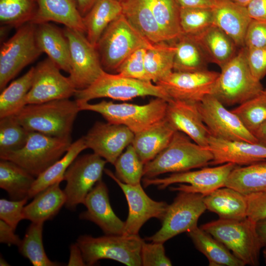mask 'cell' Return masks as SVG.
<instances>
[{
    "label": "cell",
    "mask_w": 266,
    "mask_h": 266,
    "mask_svg": "<svg viewBox=\"0 0 266 266\" xmlns=\"http://www.w3.org/2000/svg\"><path fill=\"white\" fill-rule=\"evenodd\" d=\"M206 209L219 218L242 220L247 217L246 195L227 187L218 188L203 198Z\"/></svg>",
    "instance_id": "27"
},
{
    "label": "cell",
    "mask_w": 266,
    "mask_h": 266,
    "mask_svg": "<svg viewBox=\"0 0 266 266\" xmlns=\"http://www.w3.org/2000/svg\"><path fill=\"white\" fill-rule=\"evenodd\" d=\"M134 133L124 125L96 122L84 136L88 148L112 165L131 144Z\"/></svg>",
    "instance_id": "19"
},
{
    "label": "cell",
    "mask_w": 266,
    "mask_h": 266,
    "mask_svg": "<svg viewBox=\"0 0 266 266\" xmlns=\"http://www.w3.org/2000/svg\"><path fill=\"white\" fill-rule=\"evenodd\" d=\"M246 57L252 75L261 81L266 75V49L246 48Z\"/></svg>",
    "instance_id": "50"
},
{
    "label": "cell",
    "mask_w": 266,
    "mask_h": 266,
    "mask_svg": "<svg viewBox=\"0 0 266 266\" xmlns=\"http://www.w3.org/2000/svg\"><path fill=\"white\" fill-rule=\"evenodd\" d=\"M71 143V137H58L31 132L23 147L0 154V158L14 162L36 177L61 158Z\"/></svg>",
    "instance_id": "9"
},
{
    "label": "cell",
    "mask_w": 266,
    "mask_h": 266,
    "mask_svg": "<svg viewBox=\"0 0 266 266\" xmlns=\"http://www.w3.org/2000/svg\"><path fill=\"white\" fill-rule=\"evenodd\" d=\"M0 119V154L23 147L31 131L20 123L15 115Z\"/></svg>",
    "instance_id": "43"
},
{
    "label": "cell",
    "mask_w": 266,
    "mask_h": 266,
    "mask_svg": "<svg viewBox=\"0 0 266 266\" xmlns=\"http://www.w3.org/2000/svg\"><path fill=\"white\" fill-rule=\"evenodd\" d=\"M197 105L212 136L227 140L259 143L238 117L212 94L206 96Z\"/></svg>",
    "instance_id": "15"
},
{
    "label": "cell",
    "mask_w": 266,
    "mask_h": 266,
    "mask_svg": "<svg viewBox=\"0 0 266 266\" xmlns=\"http://www.w3.org/2000/svg\"><path fill=\"white\" fill-rule=\"evenodd\" d=\"M122 14L129 23L152 43L166 41L147 0H124Z\"/></svg>",
    "instance_id": "30"
},
{
    "label": "cell",
    "mask_w": 266,
    "mask_h": 266,
    "mask_svg": "<svg viewBox=\"0 0 266 266\" xmlns=\"http://www.w3.org/2000/svg\"><path fill=\"white\" fill-rule=\"evenodd\" d=\"M78 10L82 17L92 8L98 0H76Z\"/></svg>",
    "instance_id": "57"
},
{
    "label": "cell",
    "mask_w": 266,
    "mask_h": 266,
    "mask_svg": "<svg viewBox=\"0 0 266 266\" xmlns=\"http://www.w3.org/2000/svg\"><path fill=\"white\" fill-rule=\"evenodd\" d=\"M35 178L14 162L0 159V187L8 193L12 200L29 198L30 191Z\"/></svg>",
    "instance_id": "34"
},
{
    "label": "cell",
    "mask_w": 266,
    "mask_h": 266,
    "mask_svg": "<svg viewBox=\"0 0 266 266\" xmlns=\"http://www.w3.org/2000/svg\"><path fill=\"white\" fill-rule=\"evenodd\" d=\"M256 231L263 247H266V218L256 222Z\"/></svg>",
    "instance_id": "56"
},
{
    "label": "cell",
    "mask_w": 266,
    "mask_h": 266,
    "mask_svg": "<svg viewBox=\"0 0 266 266\" xmlns=\"http://www.w3.org/2000/svg\"><path fill=\"white\" fill-rule=\"evenodd\" d=\"M37 9L36 0H0V23L18 28L32 22Z\"/></svg>",
    "instance_id": "41"
},
{
    "label": "cell",
    "mask_w": 266,
    "mask_h": 266,
    "mask_svg": "<svg viewBox=\"0 0 266 266\" xmlns=\"http://www.w3.org/2000/svg\"><path fill=\"white\" fill-rule=\"evenodd\" d=\"M113 165L115 175L121 182L133 186L141 184L144 164L132 144L119 156Z\"/></svg>",
    "instance_id": "42"
},
{
    "label": "cell",
    "mask_w": 266,
    "mask_h": 266,
    "mask_svg": "<svg viewBox=\"0 0 266 266\" xmlns=\"http://www.w3.org/2000/svg\"><path fill=\"white\" fill-rule=\"evenodd\" d=\"M79 111L76 100L65 99L27 104L15 116L29 131L52 136L67 137H70Z\"/></svg>",
    "instance_id": "1"
},
{
    "label": "cell",
    "mask_w": 266,
    "mask_h": 266,
    "mask_svg": "<svg viewBox=\"0 0 266 266\" xmlns=\"http://www.w3.org/2000/svg\"><path fill=\"white\" fill-rule=\"evenodd\" d=\"M208 148L213 155L209 165L230 163L245 166L266 161V146L260 143L227 140L210 135Z\"/></svg>",
    "instance_id": "21"
},
{
    "label": "cell",
    "mask_w": 266,
    "mask_h": 266,
    "mask_svg": "<svg viewBox=\"0 0 266 266\" xmlns=\"http://www.w3.org/2000/svg\"><path fill=\"white\" fill-rule=\"evenodd\" d=\"M225 187L244 195L266 191V161L236 166L228 176Z\"/></svg>",
    "instance_id": "33"
},
{
    "label": "cell",
    "mask_w": 266,
    "mask_h": 266,
    "mask_svg": "<svg viewBox=\"0 0 266 266\" xmlns=\"http://www.w3.org/2000/svg\"><path fill=\"white\" fill-rule=\"evenodd\" d=\"M119 0V1H120V2H121V1H123V0Z\"/></svg>",
    "instance_id": "63"
},
{
    "label": "cell",
    "mask_w": 266,
    "mask_h": 266,
    "mask_svg": "<svg viewBox=\"0 0 266 266\" xmlns=\"http://www.w3.org/2000/svg\"><path fill=\"white\" fill-rule=\"evenodd\" d=\"M204 196L199 193L179 191L168 205L162 227L146 240L165 243L175 236L197 227L200 216L206 210Z\"/></svg>",
    "instance_id": "11"
},
{
    "label": "cell",
    "mask_w": 266,
    "mask_h": 266,
    "mask_svg": "<svg viewBox=\"0 0 266 266\" xmlns=\"http://www.w3.org/2000/svg\"><path fill=\"white\" fill-rule=\"evenodd\" d=\"M246 7L252 19L266 21V0H252Z\"/></svg>",
    "instance_id": "53"
},
{
    "label": "cell",
    "mask_w": 266,
    "mask_h": 266,
    "mask_svg": "<svg viewBox=\"0 0 266 266\" xmlns=\"http://www.w3.org/2000/svg\"><path fill=\"white\" fill-rule=\"evenodd\" d=\"M13 228L3 221L0 220V242L9 246L15 245L19 246L22 240L15 233Z\"/></svg>",
    "instance_id": "52"
},
{
    "label": "cell",
    "mask_w": 266,
    "mask_h": 266,
    "mask_svg": "<svg viewBox=\"0 0 266 266\" xmlns=\"http://www.w3.org/2000/svg\"><path fill=\"white\" fill-rule=\"evenodd\" d=\"M187 233L196 248L207 258L209 266H245L222 243L200 227L197 226Z\"/></svg>",
    "instance_id": "32"
},
{
    "label": "cell",
    "mask_w": 266,
    "mask_h": 266,
    "mask_svg": "<svg viewBox=\"0 0 266 266\" xmlns=\"http://www.w3.org/2000/svg\"><path fill=\"white\" fill-rule=\"evenodd\" d=\"M221 68L212 95L224 105L240 104L264 90L261 81L256 79L250 70L245 47L240 48Z\"/></svg>",
    "instance_id": "4"
},
{
    "label": "cell",
    "mask_w": 266,
    "mask_h": 266,
    "mask_svg": "<svg viewBox=\"0 0 266 266\" xmlns=\"http://www.w3.org/2000/svg\"><path fill=\"white\" fill-rule=\"evenodd\" d=\"M231 110L238 117L244 126L253 134L261 125L266 120V99L262 92L259 95L239 104Z\"/></svg>",
    "instance_id": "44"
},
{
    "label": "cell",
    "mask_w": 266,
    "mask_h": 266,
    "mask_svg": "<svg viewBox=\"0 0 266 266\" xmlns=\"http://www.w3.org/2000/svg\"><path fill=\"white\" fill-rule=\"evenodd\" d=\"M180 7L212 8L217 0H175Z\"/></svg>",
    "instance_id": "55"
},
{
    "label": "cell",
    "mask_w": 266,
    "mask_h": 266,
    "mask_svg": "<svg viewBox=\"0 0 266 266\" xmlns=\"http://www.w3.org/2000/svg\"><path fill=\"white\" fill-rule=\"evenodd\" d=\"M35 24L28 23L3 42L0 50V90L25 67L36 60L42 52L36 43Z\"/></svg>",
    "instance_id": "10"
},
{
    "label": "cell",
    "mask_w": 266,
    "mask_h": 266,
    "mask_svg": "<svg viewBox=\"0 0 266 266\" xmlns=\"http://www.w3.org/2000/svg\"><path fill=\"white\" fill-rule=\"evenodd\" d=\"M263 257L264 258L265 262L266 264V247H265V249H264L263 251Z\"/></svg>",
    "instance_id": "61"
},
{
    "label": "cell",
    "mask_w": 266,
    "mask_h": 266,
    "mask_svg": "<svg viewBox=\"0 0 266 266\" xmlns=\"http://www.w3.org/2000/svg\"><path fill=\"white\" fill-rule=\"evenodd\" d=\"M148 96L162 98L167 102L172 100L161 86L151 81L112 74L105 70L91 85L76 90L74 94L76 101L85 102L101 98L126 101Z\"/></svg>",
    "instance_id": "7"
},
{
    "label": "cell",
    "mask_w": 266,
    "mask_h": 266,
    "mask_svg": "<svg viewBox=\"0 0 266 266\" xmlns=\"http://www.w3.org/2000/svg\"><path fill=\"white\" fill-rule=\"evenodd\" d=\"M104 171L118 185L128 202L129 212L123 234H138L142 226L151 218L163 220L169 205L166 202L152 200L141 184L134 186L127 184L119 180L109 169H104Z\"/></svg>",
    "instance_id": "17"
},
{
    "label": "cell",
    "mask_w": 266,
    "mask_h": 266,
    "mask_svg": "<svg viewBox=\"0 0 266 266\" xmlns=\"http://www.w3.org/2000/svg\"><path fill=\"white\" fill-rule=\"evenodd\" d=\"M76 101L80 111L98 113L107 122L124 125L134 134L148 129L164 119L168 102L160 98L152 99L143 105L126 102L115 103L105 100L94 104Z\"/></svg>",
    "instance_id": "3"
},
{
    "label": "cell",
    "mask_w": 266,
    "mask_h": 266,
    "mask_svg": "<svg viewBox=\"0 0 266 266\" xmlns=\"http://www.w3.org/2000/svg\"><path fill=\"white\" fill-rule=\"evenodd\" d=\"M256 224L248 217L242 220L219 218L200 227L232 251L245 265L255 266L259 265L263 247Z\"/></svg>",
    "instance_id": "5"
},
{
    "label": "cell",
    "mask_w": 266,
    "mask_h": 266,
    "mask_svg": "<svg viewBox=\"0 0 266 266\" xmlns=\"http://www.w3.org/2000/svg\"><path fill=\"white\" fill-rule=\"evenodd\" d=\"M63 31L69 45L68 77L77 90L86 88L104 71L97 49L84 33L66 27Z\"/></svg>",
    "instance_id": "13"
},
{
    "label": "cell",
    "mask_w": 266,
    "mask_h": 266,
    "mask_svg": "<svg viewBox=\"0 0 266 266\" xmlns=\"http://www.w3.org/2000/svg\"><path fill=\"white\" fill-rule=\"evenodd\" d=\"M43 222H32L19 246V251L33 266H58L61 264L50 260L43 244Z\"/></svg>",
    "instance_id": "40"
},
{
    "label": "cell",
    "mask_w": 266,
    "mask_h": 266,
    "mask_svg": "<svg viewBox=\"0 0 266 266\" xmlns=\"http://www.w3.org/2000/svg\"><path fill=\"white\" fill-rule=\"evenodd\" d=\"M69 252L67 266H87L84 260L81 250L76 243L72 244L70 246Z\"/></svg>",
    "instance_id": "54"
},
{
    "label": "cell",
    "mask_w": 266,
    "mask_h": 266,
    "mask_svg": "<svg viewBox=\"0 0 266 266\" xmlns=\"http://www.w3.org/2000/svg\"><path fill=\"white\" fill-rule=\"evenodd\" d=\"M61 182H57L36 194L24 207V219L44 223L53 219L66 201L65 192L60 187Z\"/></svg>",
    "instance_id": "29"
},
{
    "label": "cell",
    "mask_w": 266,
    "mask_h": 266,
    "mask_svg": "<svg viewBox=\"0 0 266 266\" xmlns=\"http://www.w3.org/2000/svg\"><path fill=\"white\" fill-rule=\"evenodd\" d=\"M214 25L224 32L237 47H244V39L252 19L246 7L231 0H217L212 7Z\"/></svg>",
    "instance_id": "23"
},
{
    "label": "cell",
    "mask_w": 266,
    "mask_h": 266,
    "mask_svg": "<svg viewBox=\"0 0 266 266\" xmlns=\"http://www.w3.org/2000/svg\"><path fill=\"white\" fill-rule=\"evenodd\" d=\"M153 44L140 34L122 14L104 30L96 48L104 70L116 72L133 52L141 47L150 48Z\"/></svg>",
    "instance_id": "8"
},
{
    "label": "cell",
    "mask_w": 266,
    "mask_h": 266,
    "mask_svg": "<svg viewBox=\"0 0 266 266\" xmlns=\"http://www.w3.org/2000/svg\"><path fill=\"white\" fill-rule=\"evenodd\" d=\"M176 48L172 42L163 41L154 43L148 48L144 65L148 77L155 84L164 79L173 71Z\"/></svg>",
    "instance_id": "37"
},
{
    "label": "cell",
    "mask_w": 266,
    "mask_h": 266,
    "mask_svg": "<svg viewBox=\"0 0 266 266\" xmlns=\"http://www.w3.org/2000/svg\"><path fill=\"white\" fill-rule=\"evenodd\" d=\"M122 14L121 2L118 0H98L83 17L89 41L95 47L107 26Z\"/></svg>",
    "instance_id": "31"
},
{
    "label": "cell",
    "mask_w": 266,
    "mask_h": 266,
    "mask_svg": "<svg viewBox=\"0 0 266 266\" xmlns=\"http://www.w3.org/2000/svg\"><path fill=\"white\" fill-rule=\"evenodd\" d=\"M0 266H9L7 262L1 257H0Z\"/></svg>",
    "instance_id": "60"
},
{
    "label": "cell",
    "mask_w": 266,
    "mask_h": 266,
    "mask_svg": "<svg viewBox=\"0 0 266 266\" xmlns=\"http://www.w3.org/2000/svg\"><path fill=\"white\" fill-rule=\"evenodd\" d=\"M259 143L266 146V120L253 133Z\"/></svg>",
    "instance_id": "58"
},
{
    "label": "cell",
    "mask_w": 266,
    "mask_h": 266,
    "mask_svg": "<svg viewBox=\"0 0 266 266\" xmlns=\"http://www.w3.org/2000/svg\"><path fill=\"white\" fill-rule=\"evenodd\" d=\"M185 133L176 131L168 146L144 165L143 178H152L168 172L189 171L209 165L213 155L208 147L191 141Z\"/></svg>",
    "instance_id": "2"
},
{
    "label": "cell",
    "mask_w": 266,
    "mask_h": 266,
    "mask_svg": "<svg viewBox=\"0 0 266 266\" xmlns=\"http://www.w3.org/2000/svg\"><path fill=\"white\" fill-rule=\"evenodd\" d=\"M37 9L32 23L53 21L83 33L85 29L76 0H36Z\"/></svg>",
    "instance_id": "24"
},
{
    "label": "cell",
    "mask_w": 266,
    "mask_h": 266,
    "mask_svg": "<svg viewBox=\"0 0 266 266\" xmlns=\"http://www.w3.org/2000/svg\"><path fill=\"white\" fill-rule=\"evenodd\" d=\"M84 136L72 143L65 155L36 177L29 194V198L49 186L64 180V174L71 163L83 150L87 149Z\"/></svg>",
    "instance_id": "35"
},
{
    "label": "cell",
    "mask_w": 266,
    "mask_h": 266,
    "mask_svg": "<svg viewBox=\"0 0 266 266\" xmlns=\"http://www.w3.org/2000/svg\"><path fill=\"white\" fill-rule=\"evenodd\" d=\"M34 67L13 81L0 95V118L15 115L26 105V98L33 80Z\"/></svg>",
    "instance_id": "38"
},
{
    "label": "cell",
    "mask_w": 266,
    "mask_h": 266,
    "mask_svg": "<svg viewBox=\"0 0 266 266\" xmlns=\"http://www.w3.org/2000/svg\"><path fill=\"white\" fill-rule=\"evenodd\" d=\"M175 132L165 117L148 129L134 134L132 145L145 165L168 146Z\"/></svg>",
    "instance_id": "26"
},
{
    "label": "cell",
    "mask_w": 266,
    "mask_h": 266,
    "mask_svg": "<svg viewBox=\"0 0 266 266\" xmlns=\"http://www.w3.org/2000/svg\"><path fill=\"white\" fill-rule=\"evenodd\" d=\"M219 72L204 69L193 72L173 71L155 83L173 100L198 102L212 94Z\"/></svg>",
    "instance_id": "18"
},
{
    "label": "cell",
    "mask_w": 266,
    "mask_h": 266,
    "mask_svg": "<svg viewBox=\"0 0 266 266\" xmlns=\"http://www.w3.org/2000/svg\"><path fill=\"white\" fill-rule=\"evenodd\" d=\"M247 199V217L257 222L266 218V191L246 195Z\"/></svg>",
    "instance_id": "51"
},
{
    "label": "cell",
    "mask_w": 266,
    "mask_h": 266,
    "mask_svg": "<svg viewBox=\"0 0 266 266\" xmlns=\"http://www.w3.org/2000/svg\"><path fill=\"white\" fill-rule=\"evenodd\" d=\"M154 16L166 41L177 39L182 32L180 25V8L175 0H147Z\"/></svg>",
    "instance_id": "39"
},
{
    "label": "cell",
    "mask_w": 266,
    "mask_h": 266,
    "mask_svg": "<svg viewBox=\"0 0 266 266\" xmlns=\"http://www.w3.org/2000/svg\"><path fill=\"white\" fill-rule=\"evenodd\" d=\"M144 241L138 234H105L99 237L79 236L76 243L87 266L110 259L128 266H142L141 249Z\"/></svg>",
    "instance_id": "6"
},
{
    "label": "cell",
    "mask_w": 266,
    "mask_h": 266,
    "mask_svg": "<svg viewBox=\"0 0 266 266\" xmlns=\"http://www.w3.org/2000/svg\"><path fill=\"white\" fill-rule=\"evenodd\" d=\"M61 69L49 58L34 66L31 88L26 98V104L69 99L76 89L69 77L64 76Z\"/></svg>",
    "instance_id": "16"
},
{
    "label": "cell",
    "mask_w": 266,
    "mask_h": 266,
    "mask_svg": "<svg viewBox=\"0 0 266 266\" xmlns=\"http://www.w3.org/2000/svg\"><path fill=\"white\" fill-rule=\"evenodd\" d=\"M232 1L243 6H246L252 0H231Z\"/></svg>",
    "instance_id": "59"
},
{
    "label": "cell",
    "mask_w": 266,
    "mask_h": 266,
    "mask_svg": "<svg viewBox=\"0 0 266 266\" xmlns=\"http://www.w3.org/2000/svg\"><path fill=\"white\" fill-rule=\"evenodd\" d=\"M263 94L264 95V96H265V98H266V90H264L263 91Z\"/></svg>",
    "instance_id": "62"
},
{
    "label": "cell",
    "mask_w": 266,
    "mask_h": 266,
    "mask_svg": "<svg viewBox=\"0 0 266 266\" xmlns=\"http://www.w3.org/2000/svg\"><path fill=\"white\" fill-rule=\"evenodd\" d=\"M237 165L226 163L212 167H204L195 171L172 173L164 178H143L144 187L157 186L159 190L165 189L175 183L180 184L177 187H170L172 191L196 193L204 197L215 190L225 187L227 178Z\"/></svg>",
    "instance_id": "12"
},
{
    "label": "cell",
    "mask_w": 266,
    "mask_h": 266,
    "mask_svg": "<svg viewBox=\"0 0 266 266\" xmlns=\"http://www.w3.org/2000/svg\"><path fill=\"white\" fill-rule=\"evenodd\" d=\"M180 25L182 33L194 35L214 25L212 8L180 7Z\"/></svg>",
    "instance_id": "45"
},
{
    "label": "cell",
    "mask_w": 266,
    "mask_h": 266,
    "mask_svg": "<svg viewBox=\"0 0 266 266\" xmlns=\"http://www.w3.org/2000/svg\"><path fill=\"white\" fill-rule=\"evenodd\" d=\"M148 48H149L141 47L133 52L120 65L116 72L126 77L150 81L144 65L145 55Z\"/></svg>",
    "instance_id": "46"
},
{
    "label": "cell",
    "mask_w": 266,
    "mask_h": 266,
    "mask_svg": "<svg viewBox=\"0 0 266 266\" xmlns=\"http://www.w3.org/2000/svg\"><path fill=\"white\" fill-rule=\"evenodd\" d=\"M171 42L176 48L173 71L193 72L207 69L209 62L200 46L193 37L182 33Z\"/></svg>",
    "instance_id": "36"
},
{
    "label": "cell",
    "mask_w": 266,
    "mask_h": 266,
    "mask_svg": "<svg viewBox=\"0 0 266 266\" xmlns=\"http://www.w3.org/2000/svg\"><path fill=\"white\" fill-rule=\"evenodd\" d=\"M29 198L21 200H0V219L16 230L19 223L23 219V209Z\"/></svg>",
    "instance_id": "48"
},
{
    "label": "cell",
    "mask_w": 266,
    "mask_h": 266,
    "mask_svg": "<svg viewBox=\"0 0 266 266\" xmlns=\"http://www.w3.org/2000/svg\"><path fill=\"white\" fill-rule=\"evenodd\" d=\"M83 204L87 210L79 214V218L92 222L105 234H123L125 222L113 211L109 201L105 183L99 181L87 195Z\"/></svg>",
    "instance_id": "20"
},
{
    "label": "cell",
    "mask_w": 266,
    "mask_h": 266,
    "mask_svg": "<svg viewBox=\"0 0 266 266\" xmlns=\"http://www.w3.org/2000/svg\"><path fill=\"white\" fill-rule=\"evenodd\" d=\"M246 48L266 49V21L252 19L244 39Z\"/></svg>",
    "instance_id": "49"
},
{
    "label": "cell",
    "mask_w": 266,
    "mask_h": 266,
    "mask_svg": "<svg viewBox=\"0 0 266 266\" xmlns=\"http://www.w3.org/2000/svg\"><path fill=\"white\" fill-rule=\"evenodd\" d=\"M142 266H170L172 263L165 253L164 243L143 241L141 249Z\"/></svg>",
    "instance_id": "47"
},
{
    "label": "cell",
    "mask_w": 266,
    "mask_h": 266,
    "mask_svg": "<svg viewBox=\"0 0 266 266\" xmlns=\"http://www.w3.org/2000/svg\"><path fill=\"white\" fill-rule=\"evenodd\" d=\"M198 43L209 62L222 67L236 54L233 41L218 27L212 25L202 32L190 35Z\"/></svg>",
    "instance_id": "28"
},
{
    "label": "cell",
    "mask_w": 266,
    "mask_h": 266,
    "mask_svg": "<svg viewBox=\"0 0 266 266\" xmlns=\"http://www.w3.org/2000/svg\"><path fill=\"white\" fill-rule=\"evenodd\" d=\"M36 43L62 70L70 71V50L68 40L63 30L49 22L35 25Z\"/></svg>",
    "instance_id": "25"
},
{
    "label": "cell",
    "mask_w": 266,
    "mask_h": 266,
    "mask_svg": "<svg viewBox=\"0 0 266 266\" xmlns=\"http://www.w3.org/2000/svg\"><path fill=\"white\" fill-rule=\"evenodd\" d=\"M107 161L96 154L78 156L66 170L64 180L66 184L65 206L73 211L85 198L95 184L101 180Z\"/></svg>",
    "instance_id": "14"
},
{
    "label": "cell",
    "mask_w": 266,
    "mask_h": 266,
    "mask_svg": "<svg viewBox=\"0 0 266 266\" xmlns=\"http://www.w3.org/2000/svg\"><path fill=\"white\" fill-rule=\"evenodd\" d=\"M165 119L176 131L185 133L201 146L208 147L210 133L203 122L197 102L170 100L167 102Z\"/></svg>",
    "instance_id": "22"
}]
</instances>
